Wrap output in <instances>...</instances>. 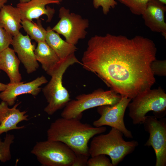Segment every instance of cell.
Listing matches in <instances>:
<instances>
[{
	"label": "cell",
	"mask_w": 166,
	"mask_h": 166,
	"mask_svg": "<svg viewBox=\"0 0 166 166\" xmlns=\"http://www.w3.org/2000/svg\"><path fill=\"white\" fill-rule=\"evenodd\" d=\"M156 52L153 41L140 35H95L88 41L81 65L111 89L132 99L156 83L151 65Z\"/></svg>",
	"instance_id": "1"
},
{
	"label": "cell",
	"mask_w": 166,
	"mask_h": 166,
	"mask_svg": "<svg viewBox=\"0 0 166 166\" xmlns=\"http://www.w3.org/2000/svg\"><path fill=\"white\" fill-rule=\"evenodd\" d=\"M76 118L61 117L52 123L47 131V139L61 142L76 155L90 156L88 142L94 136L105 132L106 128L93 127Z\"/></svg>",
	"instance_id": "2"
},
{
	"label": "cell",
	"mask_w": 166,
	"mask_h": 166,
	"mask_svg": "<svg viewBox=\"0 0 166 166\" xmlns=\"http://www.w3.org/2000/svg\"><path fill=\"white\" fill-rule=\"evenodd\" d=\"M123 135L121 131L112 128L108 133L93 137L89 147L90 156L108 155L113 166L117 165L138 145V142L135 140L125 141Z\"/></svg>",
	"instance_id": "3"
},
{
	"label": "cell",
	"mask_w": 166,
	"mask_h": 166,
	"mask_svg": "<svg viewBox=\"0 0 166 166\" xmlns=\"http://www.w3.org/2000/svg\"><path fill=\"white\" fill-rule=\"evenodd\" d=\"M75 63L81 64L74 53L61 59L57 68L50 76L51 78L42 89L48 104L44 111L52 115L58 110L64 108L70 100L68 92L62 84L63 75L68 68Z\"/></svg>",
	"instance_id": "4"
},
{
	"label": "cell",
	"mask_w": 166,
	"mask_h": 166,
	"mask_svg": "<svg viewBox=\"0 0 166 166\" xmlns=\"http://www.w3.org/2000/svg\"><path fill=\"white\" fill-rule=\"evenodd\" d=\"M128 107L134 124H143L146 114L153 111L156 118L163 117L166 112V94L160 87L150 89L132 99Z\"/></svg>",
	"instance_id": "5"
},
{
	"label": "cell",
	"mask_w": 166,
	"mask_h": 166,
	"mask_svg": "<svg viewBox=\"0 0 166 166\" xmlns=\"http://www.w3.org/2000/svg\"><path fill=\"white\" fill-rule=\"evenodd\" d=\"M122 97L112 90L105 91L98 89L89 93L78 95L75 99L70 100L64 107L61 116L66 118L80 119L85 111L102 105H115Z\"/></svg>",
	"instance_id": "6"
},
{
	"label": "cell",
	"mask_w": 166,
	"mask_h": 166,
	"mask_svg": "<svg viewBox=\"0 0 166 166\" xmlns=\"http://www.w3.org/2000/svg\"><path fill=\"white\" fill-rule=\"evenodd\" d=\"M31 152L44 166H72L76 156L65 144L47 139L37 142Z\"/></svg>",
	"instance_id": "7"
},
{
	"label": "cell",
	"mask_w": 166,
	"mask_h": 166,
	"mask_svg": "<svg viewBox=\"0 0 166 166\" xmlns=\"http://www.w3.org/2000/svg\"><path fill=\"white\" fill-rule=\"evenodd\" d=\"M59 17V21L52 30L63 36L66 41L75 45L79 40L85 38L87 34L86 29L89 25L88 19L70 12L69 9L64 7L60 9Z\"/></svg>",
	"instance_id": "8"
},
{
	"label": "cell",
	"mask_w": 166,
	"mask_h": 166,
	"mask_svg": "<svg viewBox=\"0 0 166 166\" xmlns=\"http://www.w3.org/2000/svg\"><path fill=\"white\" fill-rule=\"evenodd\" d=\"M149 137L144 145L152 146L156 157V166L166 165V120L154 116H146L143 123Z\"/></svg>",
	"instance_id": "9"
},
{
	"label": "cell",
	"mask_w": 166,
	"mask_h": 166,
	"mask_svg": "<svg viewBox=\"0 0 166 166\" xmlns=\"http://www.w3.org/2000/svg\"><path fill=\"white\" fill-rule=\"evenodd\" d=\"M131 100L122 97L119 101L115 105L98 107L97 111L101 117L93 122V125L96 127L110 126L121 131L127 138H132V132L126 128L124 122L125 112Z\"/></svg>",
	"instance_id": "10"
},
{
	"label": "cell",
	"mask_w": 166,
	"mask_h": 166,
	"mask_svg": "<svg viewBox=\"0 0 166 166\" xmlns=\"http://www.w3.org/2000/svg\"><path fill=\"white\" fill-rule=\"evenodd\" d=\"M11 45L27 73L30 74L36 71L39 65L34 53L35 45L32 43L30 37L20 32L13 37Z\"/></svg>",
	"instance_id": "11"
},
{
	"label": "cell",
	"mask_w": 166,
	"mask_h": 166,
	"mask_svg": "<svg viewBox=\"0 0 166 166\" xmlns=\"http://www.w3.org/2000/svg\"><path fill=\"white\" fill-rule=\"evenodd\" d=\"M48 82L46 78L42 76L27 83L21 81L10 83L7 84L6 89L0 93V99L6 102L9 106H13L19 95L28 94L34 96H37L42 90L40 87Z\"/></svg>",
	"instance_id": "12"
},
{
	"label": "cell",
	"mask_w": 166,
	"mask_h": 166,
	"mask_svg": "<svg viewBox=\"0 0 166 166\" xmlns=\"http://www.w3.org/2000/svg\"><path fill=\"white\" fill-rule=\"evenodd\" d=\"M166 5L158 0H149L142 14L145 25L152 32L160 33L166 38Z\"/></svg>",
	"instance_id": "13"
},
{
	"label": "cell",
	"mask_w": 166,
	"mask_h": 166,
	"mask_svg": "<svg viewBox=\"0 0 166 166\" xmlns=\"http://www.w3.org/2000/svg\"><path fill=\"white\" fill-rule=\"evenodd\" d=\"M50 4H59L53 0H30L25 3H19L16 7L20 13L22 20H27L33 21V19H38L43 15L47 17V22H50L54 15L53 8L46 6Z\"/></svg>",
	"instance_id": "14"
},
{
	"label": "cell",
	"mask_w": 166,
	"mask_h": 166,
	"mask_svg": "<svg viewBox=\"0 0 166 166\" xmlns=\"http://www.w3.org/2000/svg\"><path fill=\"white\" fill-rule=\"evenodd\" d=\"M21 103H17L12 108H9L5 101H2L0 103V135L12 130L24 128V126H17L19 122L29 120V116L26 114L27 111H21L17 108Z\"/></svg>",
	"instance_id": "15"
},
{
	"label": "cell",
	"mask_w": 166,
	"mask_h": 166,
	"mask_svg": "<svg viewBox=\"0 0 166 166\" xmlns=\"http://www.w3.org/2000/svg\"><path fill=\"white\" fill-rule=\"evenodd\" d=\"M34 53L37 61L41 64L42 69L51 76L59 66L61 59L45 41L38 43Z\"/></svg>",
	"instance_id": "16"
},
{
	"label": "cell",
	"mask_w": 166,
	"mask_h": 166,
	"mask_svg": "<svg viewBox=\"0 0 166 166\" xmlns=\"http://www.w3.org/2000/svg\"><path fill=\"white\" fill-rule=\"evenodd\" d=\"M20 62L13 49L8 47L0 53V69L7 74L10 83L21 81L22 77L19 71Z\"/></svg>",
	"instance_id": "17"
},
{
	"label": "cell",
	"mask_w": 166,
	"mask_h": 166,
	"mask_svg": "<svg viewBox=\"0 0 166 166\" xmlns=\"http://www.w3.org/2000/svg\"><path fill=\"white\" fill-rule=\"evenodd\" d=\"M22 21L17 7L5 5L0 10V25L13 37L20 32Z\"/></svg>",
	"instance_id": "18"
},
{
	"label": "cell",
	"mask_w": 166,
	"mask_h": 166,
	"mask_svg": "<svg viewBox=\"0 0 166 166\" xmlns=\"http://www.w3.org/2000/svg\"><path fill=\"white\" fill-rule=\"evenodd\" d=\"M45 42L52 49L60 59L74 53L77 48L74 45L63 40L58 34L48 26L46 30Z\"/></svg>",
	"instance_id": "19"
},
{
	"label": "cell",
	"mask_w": 166,
	"mask_h": 166,
	"mask_svg": "<svg viewBox=\"0 0 166 166\" xmlns=\"http://www.w3.org/2000/svg\"><path fill=\"white\" fill-rule=\"evenodd\" d=\"M22 27L31 39L38 43L45 41L46 30L43 27L41 21L38 19L37 23L27 20L22 21Z\"/></svg>",
	"instance_id": "20"
},
{
	"label": "cell",
	"mask_w": 166,
	"mask_h": 166,
	"mask_svg": "<svg viewBox=\"0 0 166 166\" xmlns=\"http://www.w3.org/2000/svg\"><path fill=\"white\" fill-rule=\"evenodd\" d=\"M15 138L14 135L6 133L4 141L0 137V161L5 163L11 158L10 147L14 143Z\"/></svg>",
	"instance_id": "21"
},
{
	"label": "cell",
	"mask_w": 166,
	"mask_h": 166,
	"mask_svg": "<svg viewBox=\"0 0 166 166\" xmlns=\"http://www.w3.org/2000/svg\"><path fill=\"white\" fill-rule=\"evenodd\" d=\"M128 7L132 14L142 15L149 0H117Z\"/></svg>",
	"instance_id": "22"
},
{
	"label": "cell",
	"mask_w": 166,
	"mask_h": 166,
	"mask_svg": "<svg viewBox=\"0 0 166 166\" xmlns=\"http://www.w3.org/2000/svg\"><path fill=\"white\" fill-rule=\"evenodd\" d=\"M88 166H113L110 160L104 154H99L89 159Z\"/></svg>",
	"instance_id": "23"
},
{
	"label": "cell",
	"mask_w": 166,
	"mask_h": 166,
	"mask_svg": "<svg viewBox=\"0 0 166 166\" xmlns=\"http://www.w3.org/2000/svg\"><path fill=\"white\" fill-rule=\"evenodd\" d=\"M93 4L95 9L101 7L103 13L107 14L111 8H114L117 5L115 0H93Z\"/></svg>",
	"instance_id": "24"
},
{
	"label": "cell",
	"mask_w": 166,
	"mask_h": 166,
	"mask_svg": "<svg viewBox=\"0 0 166 166\" xmlns=\"http://www.w3.org/2000/svg\"><path fill=\"white\" fill-rule=\"evenodd\" d=\"M151 68L154 76H166V61L157 60L153 61L151 63Z\"/></svg>",
	"instance_id": "25"
},
{
	"label": "cell",
	"mask_w": 166,
	"mask_h": 166,
	"mask_svg": "<svg viewBox=\"0 0 166 166\" xmlns=\"http://www.w3.org/2000/svg\"><path fill=\"white\" fill-rule=\"evenodd\" d=\"M13 37L0 25V53L11 45Z\"/></svg>",
	"instance_id": "26"
},
{
	"label": "cell",
	"mask_w": 166,
	"mask_h": 166,
	"mask_svg": "<svg viewBox=\"0 0 166 166\" xmlns=\"http://www.w3.org/2000/svg\"><path fill=\"white\" fill-rule=\"evenodd\" d=\"M89 156L84 154L76 155L72 166H86Z\"/></svg>",
	"instance_id": "27"
},
{
	"label": "cell",
	"mask_w": 166,
	"mask_h": 166,
	"mask_svg": "<svg viewBox=\"0 0 166 166\" xmlns=\"http://www.w3.org/2000/svg\"><path fill=\"white\" fill-rule=\"evenodd\" d=\"M7 84H5L0 82V92L4 91L6 88Z\"/></svg>",
	"instance_id": "28"
},
{
	"label": "cell",
	"mask_w": 166,
	"mask_h": 166,
	"mask_svg": "<svg viewBox=\"0 0 166 166\" xmlns=\"http://www.w3.org/2000/svg\"><path fill=\"white\" fill-rule=\"evenodd\" d=\"M7 1L8 0H0V10L3 6L7 3Z\"/></svg>",
	"instance_id": "29"
},
{
	"label": "cell",
	"mask_w": 166,
	"mask_h": 166,
	"mask_svg": "<svg viewBox=\"0 0 166 166\" xmlns=\"http://www.w3.org/2000/svg\"><path fill=\"white\" fill-rule=\"evenodd\" d=\"M30 0H19V3H25L28 2L30 1Z\"/></svg>",
	"instance_id": "30"
},
{
	"label": "cell",
	"mask_w": 166,
	"mask_h": 166,
	"mask_svg": "<svg viewBox=\"0 0 166 166\" xmlns=\"http://www.w3.org/2000/svg\"><path fill=\"white\" fill-rule=\"evenodd\" d=\"M161 2L163 3L164 4L166 5V0H158Z\"/></svg>",
	"instance_id": "31"
},
{
	"label": "cell",
	"mask_w": 166,
	"mask_h": 166,
	"mask_svg": "<svg viewBox=\"0 0 166 166\" xmlns=\"http://www.w3.org/2000/svg\"><path fill=\"white\" fill-rule=\"evenodd\" d=\"M54 1H55V2H57L58 3V4H60L61 2L63 0H53Z\"/></svg>",
	"instance_id": "32"
},
{
	"label": "cell",
	"mask_w": 166,
	"mask_h": 166,
	"mask_svg": "<svg viewBox=\"0 0 166 166\" xmlns=\"http://www.w3.org/2000/svg\"><path fill=\"white\" fill-rule=\"evenodd\" d=\"M0 72H1V70L0 69Z\"/></svg>",
	"instance_id": "33"
}]
</instances>
